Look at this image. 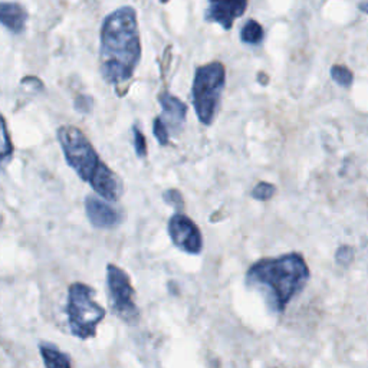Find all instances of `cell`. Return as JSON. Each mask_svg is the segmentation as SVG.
Wrapping results in <instances>:
<instances>
[{"label":"cell","mask_w":368,"mask_h":368,"mask_svg":"<svg viewBox=\"0 0 368 368\" xmlns=\"http://www.w3.org/2000/svg\"><path fill=\"white\" fill-rule=\"evenodd\" d=\"M163 199L167 204L176 207L177 210H183L184 209V200H183V194L176 190V189H170L167 191L163 193Z\"/></svg>","instance_id":"ffe728a7"},{"label":"cell","mask_w":368,"mask_h":368,"mask_svg":"<svg viewBox=\"0 0 368 368\" xmlns=\"http://www.w3.org/2000/svg\"><path fill=\"white\" fill-rule=\"evenodd\" d=\"M100 41L101 75L122 97L141 59L135 9L122 6L107 15L102 21Z\"/></svg>","instance_id":"6da1fadb"},{"label":"cell","mask_w":368,"mask_h":368,"mask_svg":"<svg viewBox=\"0 0 368 368\" xmlns=\"http://www.w3.org/2000/svg\"><path fill=\"white\" fill-rule=\"evenodd\" d=\"M167 231L172 242L180 251L190 255H199L203 251L201 232L189 216L183 213L173 214L169 220Z\"/></svg>","instance_id":"52a82bcc"},{"label":"cell","mask_w":368,"mask_h":368,"mask_svg":"<svg viewBox=\"0 0 368 368\" xmlns=\"http://www.w3.org/2000/svg\"><path fill=\"white\" fill-rule=\"evenodd\" d=\"M275 193H276V187H275L272 183L261 182V183H258L256 187L252 190L251 196H252L255 200L266 201V200H270Z\"/></svg>","instance_id":"9a60e30c"},{"label":"cell","mask_w":368,"mask_h":368,"mask_svg":"<svg viewBox=\"0 0 368 368\" xmlns=\"http://www.w3.org/2000/svg\"><path fill=\"white\" fill-rule=\"evenodd\" d=\"M248 9L245 0H211L206 9L204 19L222 26L225 31H231L233 22L243 16Z\"/></svg>","instance_id":"ba28073f"},{"label":"cell","mask_w":368,"mask_h":368,"mask_svg":"<svg viewBox=\"0 0 368 368\" xmlns=\"http://www.w3.org/2000/svg\"><path fill=\"white\" fill-rule=\"evenodd\" d=\"M225 85L226 68L222 62H209L194 70L191 101L196 115L203 125H210L213 122Z\"/></svg>","instance_id":"277c9868"},{"label":"cell","mask_w":368,"mask_h":368,"mask_svg":"<svg viewBox=\"0 0 368 368\" xmlns=\"http://www.w3.org/2000/svg\"><path fill=\"white\" fill-rule=\"evenodd\" d=\"M153 132L159 141L160 145H169L170 144V132L169 127L166 125L164 120L162 117H157L153 122Z\"/></svg>","instance_id":"2e32d148"},{"label":"cell","mask_w":368,"mask_h":368,"mask_svg":"<svg viewBox=\"0 0 368 368\" xmlns=\"http://www.w3.org/2000/svg\"><path fill=\"white\" fill-rule=\"evenodd\" d=\"M132 134H134V149H135V154L138 159H145L147 157V140L144 137V134L138 130L137 125H134L132 128Z\"/></svg>","instance_id":"e0dca14e"},{"label":"cell","mask_w":368,"mask_h":368,"mask_svg":"<svg viewBox=\"0 0 368 368\" xmlns=\"http://www.w3.org/2000/svg\"><path fill=\"white\" fill-rule=\"evenodd\" d=\"M26 21H28V12L22 5L14 4V2L0 4V22H2V25L8 31L16 35L22 33L25 31Z\"/></svg>","instance_id":"30bf717a"},{"label":"cell","mask_w":368,"mask_h":368,"mask_svg":"<svg viewBox=\"0 0 368 368\" xmlns=\"http://www.w3.org/2000/svg\"><path fill=\"white\" fill-rule=\"evenodd\" d=\"M310 276L311 272L304 256L292 252L255 262L246 273V283L261 289L270 310L282 314L289 303L305 288Z\"/></svg>","instance_id":"7a4b0ae2"},{"label":"cell","mask_w":368,"mask_h":368,"mask_svg":"<svg viewBox=\"0 0 368 368\" xmlns=\"http://www.w3.org/2000/svg\"><path fill=\"white\" fill-rule=\"evenodd\" d=\"M85 211L91 225L97 229H112L121 220L117 210L95 196H88L85 199Z\"/></svg>","instance_id":"9c48e42d"},{"label":"cell","mask_w":368,"mask_h":368,"mask_svg":"<svg viewBox=\"0 0 368 368\" xmlns=\"http://www.w3.org/2000/svg\"><path fill=\"white\" fill-rule=\"evenodd\" d=\"M159 102L163 110V117L167 120V122L170 125L180 128L186 122L187 107L182 100H179L177 97L164 91L160 94Z\"/></svg>","instance_id":"8fae6325"},{"label":"cell","mask_w":368,"mask_h":368,"mask_svg":"<svg viewBox=\"0 0 368 368\" xmlns=\"http://www.w3.org/2000/svg\"><path fill=\"white\" fill-rule=\"evenodd\" d=\"M259 83L262 84V85H266L268 84V75H263V73H259Z\"/></svg>","instance_id":"603a6c76"},{"label":"cell","mask_w":368,"mask_h":368,"mask_svg":"<svg viewBox=\"0 0 368 368\" xmlns=\"http://www.w3.org/2000/svg\"><path fill=\"white\" fill-rule=\"evenodd\" d=\"M354 256H355L354 249H352L351 246H348V245H342V246H340V248L337 249L335 262H337L338 265H341V266H348V265L352 263Z\"/></svg>","instance_id":"d6986e66"},{"label":"cell","mask_w":368,"mask_h":368,"mask_svg":"<svg viewBox=\"0 0 368 368\" xmlns=\"http://www.w3.org/2000/svg\"><path fill=\"white\" fill-rule=\"evenodd\" d=\"M93 102H94L93 97L81 94L75 98V104H73V107H75V110L81 114H90L93 110Z\"/></svg>","instance_id":"44dd1931"},{"label":"cell","mask_w":368,"mask_h":368,"mask_svg":"<svg viewBox=\"0 0 368 368\" xmlns=\"http://www.w3.org/2000/svg\"><path fill=\"white\" fill-rule=\"evenodd\" d=\"M358 9H359L361 12H364L365 15H368V4H359V5H358Z\"/></svg>","instance_id":"7402d4cb"},{"label":"cell","mask_w":368,"mask_h":368,"mask_svg":"<svg viewBox=\"0 0 368 368\" xmlns=\"http://www.w3.org/2000/svg\"><path fill=\"white\" fill-rule=\"evenodd\" d=\"M58 141L69 167L77 172L94 191L108 201H118L124 186L121 179L101 162L87 135L73 125H62L56 131Z\"/></svg>","instance_id":"3957f363"},{"label":"cell","mask_w":368,"mask_h":368,"mask_svg":"<svg viewBox=\"0 0 368 368\" xmlns=\"http://www.w3.org/2000/svg\"><path fill=\"white\" fill-rule=\"evenodd\" d=\"M331 78L342 88H349L354 83V73L345 65H332L331 68Z\"/></svg>","instance_id":"5bb4252c"},{"label":"cell","mask_w":368,"mask_h":368,"mask_svg":"<svg viewBox=\"0 0 368 368\" xmlns=\"http://www.w3.org/2000/svg\"><path fill=\"white\" fill-rule=\"evenodd\" d=\"M265 38V31L258 21L249 19L241 29V41L246 45H259Z\"/></svg>","instance_id":"4fadbf2b"},{"label":"cell","mask_w":368,"mask_h":368,"mask_svg":"<svg viewBox=\"0 0 368 368\" xmlns=\"http://www.w3.org/2000/svg\"><path fill=\"white\" fill-rule=\"evenodd\" d=\"M39 351L46 368H70L69 357L62 352L56 345L49 342H42Z\"/></svg>","instance_id":"7c38bea8"},{"label":"cell","mask_w":368,"mask_h":368,"mask_svg":"<svg viewBox=\"0 0 368 368\" xmlns=\"http://www.w3.org/2000/svg\"><path fill=\"white\" fill-rule=\"evenodd\" d=\"M95 290L87 283L75 282L68 288L66 315L73 337L88 340L95 337L97 327L105 318V310L94 300Z\"/></svg>","instance_id":"5b68a950"},{"label":"cell","mask_w":368,"mask_h":368,"mask_svg":"<svg viewBox=\"0 0 368 368\" xmlns=\"http://www.w3.org/2000/svg\"><path fill=\"white\" fill-rule=\"evenodd\" d=\"M107 286L114 314L127 324H135L140 311L135 305V290L128 273L120 266L110 263L107 266Z\"/></svg>","instance_id":"8992f818"},{"label":"cell","mask_w":368,"mask_h":368,"mask_svg":"<svg viewBox=\"0 0 368 368\" xmlns=\"http://www.w3.org/2000/svg\"><path fill=\"white\" fill-rule=\"evenodd\" d=\"M2 134H4V145H2V162L6 163L14 156V144L8 132L6 120L2 118Z\"/></svg>","instance_id":"ac0fdd59"}]
</instances>
